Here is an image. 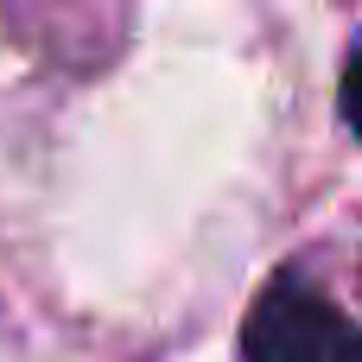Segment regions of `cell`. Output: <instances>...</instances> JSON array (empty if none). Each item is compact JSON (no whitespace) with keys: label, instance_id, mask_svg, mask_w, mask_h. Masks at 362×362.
I'll list each match as a JSON object with an SVG mask.
<instances>
[{"label":"cell","instance_id":"cell-1","mask_svg":"<svg viewBox=\"0 0 362 362\" xmlns=\"http://www.w3.org/2000/svg\"><path fill=\"white\" fill-rule=\"evenodd\" d=\"M242 362H362V337L325 280L280 267L242 318Z\"/></svg>","mask_w":362,"mask_h":362}]
</instances>
